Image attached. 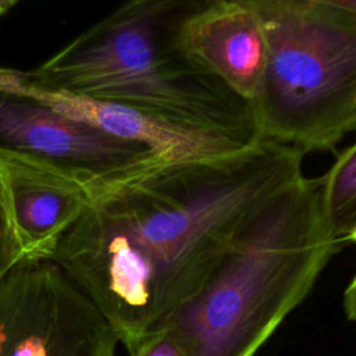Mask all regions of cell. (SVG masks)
I'll return each mask as SVG.
<instances>
[{
	"mask_svg": "<svg viewBox=\"0 0 356 356\" xmlns=\"http://www.w3.org/2000/svg\"><path fill=\"white\" fill-rule=\"evenodd\" d=\"M348 243H355V245H356V232H353V234L349 236Z\"/></svg>",
	"mask_w": 356,
	"mask_h": 356,
	"instance_id": "cell-16",
	"label": "cell"
},
{
	"mask_svg": "<svg viewBox=\"0 0 356 356\" xmlns=\"http://www.w3.org/2000/svg\"><path fill=\"white\" fill-rule=\"evenodd\" d=\"M343 312L348 320L356 323V273L343 292Z\"/></svg>",
	"mask_w": 356,
	"mask_h": 356,
	"instance_id": "cell-13",
	"label": "cell"
},
{
	"mask_svg": "<svg viewBox=\"0 0 356 356\" xmlns=\"http://www.w3.org/2000/svg\"><path fill=\"white\" fill-rule=\"evenodd\" d=\"M100 312L50 259H24L0 282V356H117Z\"/></svg>",
	"mask_w": 356,
	"mask_h": 356,
	"instance_id": "cell-6",
	"label": "cell"
},
{
	"mask_svg": "<svg viewBox=\"0 0 356 356\" xmlns=\"http://www.w3.org/2000/svg\"><path fill=\"white\" fill-rule=\"evenodd\" d=\"M323 179L302 175L239 227L167 330L186 356H254L309 296L345 242L327 227Z\"/></svg>",
	"mask_w": 356,
	"mask_h": 356,
	"instance_id": "cell-2",
	"label": "cell"
},
{
	"mask_svg": "<svg viewBox=\"0 0 356 356\" xmlns=\"http://www.w3.org/2000/svg\"><path fill=\"white\" fill-rule=\"evenodd\" d=\"M323 179V211L331 234L348 243L356 232V142L343 149Z\"/></svg>",
	"mask_w": 356,
	"mask_h": 356,
	"instance_id": "cell-10",
	"label": "cell"
},
{
	"mask_svg": "<svg viewBox=\"0 0 356 356\" xmlns=\"http://www.w3.org/2000/svg\"><path fill=\"white\" fill-rule=\"evenodd\" d=\"M0 182L25 259H50L96 196L65 175L7 157H0Z\"/></svg>",
	"mask_w": 356,
	"mask_h": 356,
	"instance_id": "cell-9",
	"label": "cell"
},
{
	"mask_svg": "<svg viewBox=\"0 0 356 356\" xmlns=\"http://www.w3.org/2000/svg\"><path fill=\"white\" fill-rule=\"evenodd\" d=\"M345 7H349L356 11V0H339Z\"/></svg>",
	"mask_w": 356,
	"mask_h": 356,
	"instance_id": "cell-15",
	"label": "cell"
},
{
	"mask_svg": "<svg viewBox=\"0 0 356 356\" xmlns=\"http://www.w3.org/2000/svg\"><path fill=\"white\" fill-rule=\"evenodd\" d=\"M17 4V1H14V0H0V18L7 13V11H10L14 6Z\"/></svg>",
	"mask_w": 356,
	"mask_h": 356,
	"instance_id": "cell-14",
	"label": "cell"
},
{
	"mask_svg": "<svg viewBox=\"0 0 356 356\" xmlns=\"http://www.w3.org/2000/svg\"><path fill=\"white\" fill-rule=\"evenodd\" d=\"M267 64L250 103L260 139L305 154L356 129V11L339 0H252Z\"/></svg>",
	"mask_w": 356,
	"mask_h": 356,
	"instance_id": "cell-4",
	"label": "cell"
},
{
	"mask_svg": "<svg viewBox=\"0 0 356 356\" xmlns=\"http://www.w3.org/2000/svg\"><path fill=\"white\" fill-rule=\"evenodd\" d=\"M0 89L28 95L71 120L107 135L143 145L167 165L221 159L239 153L260 140L46 88L31 79L28 71L14 68L0 67Z\"/></svg>",
	"mask_w": 356,
	"mask_h": 356,
	"instance_id": "cell-7",
	"label": "cell"
},
{
	"mask_svg": "<svg viewBox=\"0 0 356 356\" xmlns=\"http://www.w3.org/2000/svg\"><path fill=\"white\" fill-rule=\"evenodd\" d=\"M178 42L250 106L267 64V43L252 0H193L181 21Z\"/></svg>",
	"mask_w": 356,
	"mask_h": 356,
	"instance_id": "cell-8",
	"label": "cell"
},
{
	"mask_svg": "<svg viewBox=\"0 0 356 356\" xmlns=\"http://www.w3.org/2000/svg\"><path fill=\"white\" fill-rule=\"evenodd\" d=\"M0 157L65 175L96 196L168 167L143 145L107 135L7 89H0Z\"/></svg>",
	"mask_w": 356,
	"mask_h": 356,
	"instance_id": "cell-5",
	"label": "cell"
},
{
	"mask_svg": "<svg viewBox=\"0 0 356 356\" xmlns=\"http://www.w3.org/2000/svg\"><path fill=\"white\" fill-rule=\"evenodd\" d=\"M305 153L259 140L221 159L168 165L92 199L53 260L128 355L199 292L243 221L303 175Z\"/></svg>",
	"mask_w": 356,
	"mask_h": 356,
	"instance_id": "cell-1",
	"label": "cell"
},
{
	"mask_svg": "<svg viewBox=\"0 0 356 356\" xmlns=\"http://www.w3.org/2000/svg\"><path fill=\"white\" fill-rule=\"evenodd\" d=\"M129 356H186L177 339L163 330L146 339H143Z\"/></svg>",
	"mask_w": 356,
	"mask_h": 356,
	"instance_id": "cell-12",
	"label": "cell"
},
{
	"mask_svg": "<svg viewBox=\"0 0 356 356\" xmlns=\"http://www.w3.org/2000/svg\"><path fill=\"white\" fill-rule=\"evenodd\" d=\"M24 259L25 256L15 236L0 182V282L14 268V266Z\"/></svg>",
	"mask_w": 356,
	"mask_h": 356,
	"instance_id": "cell-11",
	"label": "cell"
},
{
	"mask_svg": "<svg viewBox=\"0 0 356 356\" xmlns=\"http://www.w3.org/2000/svg\"><path fill=\"white\" fill-rule=\"evenodd\" d=\"M192 4L127 1L28 74L46 88L260 139L249 103L181 49Z\"/></svg>",
	"mask_w": 356,
	"mask_h": 356,
	"instance_id": "cell-3",
	"label": "cell"
}]
</instances>
